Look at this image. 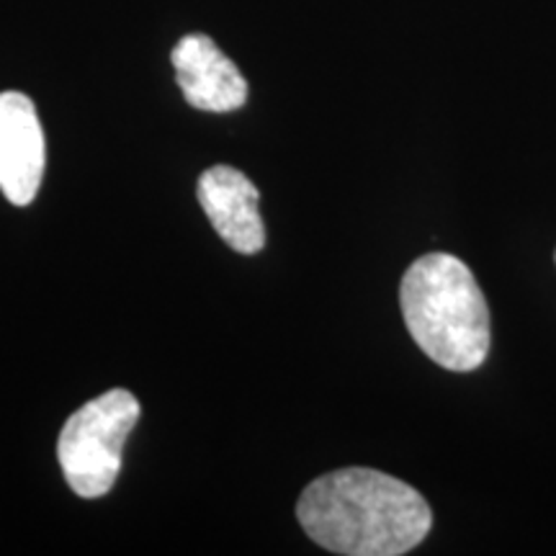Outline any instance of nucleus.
<instances>
[{
	"label": "nucleus",
	"mask_w": 556,
	"mask_h": 556,
	"mask_svg": "<svg viewBox=\"0 0 556 556\" xmlns=\"http://www.w3.org/2000/svg\"><path fill=\"white\" fill-rule=\"evenodd\" d=\"M296 518L315 544L345 556L407 554L433 526L415 486L366 467L317 477L299 497Z\"/></svg>",
	"instance_id": "obj_1"
},
{
	"label": "nucleus",
	"mask_w": 556,
	"mask_h": 556,
	"mask_svg": "<svg viewBox=\"0 0 556 556\" xmlns=\"http://www.w3.org/2000/svg\"><path fill=\"white\" fill-rule=\"evenodd\" d=\"M402 315L420 351L448 371H475L490 353V309L475 274L448 253H428L407 268Z\"/></svg>",
	"instance_id": "obj_2"
},
{
	"label": "nucleus",
	"mask_w": 556,
	"mask_h": 556,
	"mask_svg": "<svg viewBox=\"0 0 556 556\" xmlns=\"http://www.w3.org/2000/svg\"><path fill=\"white\" fill-rule=\"evenodd\" d=\"M139 420V402L127 389H111L67 417L58 458L70 490L83 500L103 497L122 469V451Z\"/></svg>",
	"instance_id": "obj_3"
},
{
	"label": "nucleus",
	"mask_w": 556,
	"mask_h": 556,
	"mask_svg": "<svg viewBox=\"0 0 556 556\" xmlns=\"http://www.w3.org/2000/svg\"><path fill=\"white\" fill-rule=\"evenodd\" d=\"M45 131L37 106L18 90L0 93V191L16 206L37 199L45 176Z\"/></svg>",
	"instance_id": "obj_4"
},
{
	"label": "nucleus",
	"mask_w": 556,
	"mask_h": 556,
	"mask_svg": "<svg viewBox=\"0 0 556 556\" xmlns=\"http://www.w3.org/2000/svg\"><path fill=\"white\" fill-rule=\"evenodd\" d=\"M197 193L208 222L229 248L242 255L261 253L266 245V227L258 212L261 191L245 173L214 165L199 178Z\"/></svg>",
	"instance_id": "obj_5"
},
{
	"label": "nucleus",
	"mask_w": 556,
	"mask_h": 556,
	"mask_svg": "<svg viewBox=\"0 0 556 556\" xmlns=\"http://www.w3.org/2000/svg\"><path fill=\"white\" fill-rule=\"evenodd\" d=\"M184 99L199 111L227 114L248 101V80L225 52L204 34H189L170 54Z\"/></svg>",
	"instance_id": "obj_6"
},
{
	"label": "nucleus",
	"mask_w": 556,
	"mask_h": 556,
	"mask_svg": "<svg viewBox=\"0 0 556 556\" xmlns=\"http://www.w3.org/2000/svg\"><path fill=\"white\" fill-rule=\"evenodd\" d=\"M554 261H556V253H554Z\"/></svg>",
	"instance_id": "obj_7"
}]
</instances>
